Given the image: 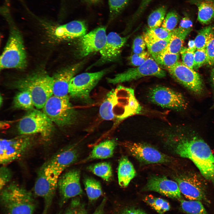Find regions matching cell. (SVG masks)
Returning <instances> with one entry per match:
<instances>
[{"mask_svg": "<svg viewBox=\"0 0 214 214\" xmlns=\"http://www.w3.org/2000/svg\"><path fill=\"white\" fill-rule=\"evenodd\" d=\"M144 200L160 214H163L170 209V204L166 200L151 195L146 196Z\"/></svg>", "mask_w": 214, "mask_h": 214, "instance_id": "cell-33", "label": "cell"}, {"mask_svg": "<svg viewBox=\"0 0 214 214\" xmlns=\"http://www.w3.org/2000/svg\"><path fill=\"white\" fill-rule=\"evenodd\" d=\"M86 1H88V2H89L91 3H95L96 2H97L100 1V0H86Z\"/></svg>", "mask_w": 214, "mask_h": 214, "instance_id": "cell-53", "label": "cell"}, {"mask_svg": "<svg viewBox=\"0 0 214 214\" xmlns=\"http://www.w3.org/2000/svg\"><path fill=\"white\" fill-rule=\"evenodd\" d=\"M148 51H144L139 54L133 53L129 58L130 64L138 67L143 64L150 57Z\"/></svg>", "mask_w": 214, "mask_h": 214, "instance_id": "cell-43", "label": "cell"}, {"mask_svg": "<svg viewBox=\"0 0 214 214\" xmlns=\"http://www.w3.org/2000/svg\"><path fill=\"white\" fill-rule=\"evenodd\" d=\"M119 214H147L142 210L135 207L126 208L122 210Z\"/></svg>", "mask_w": 214, "mask_h": 214, "instance_id": "cell-49", "label": "cell"}, {"mask_svg": "<svg viewBox=\"0 0 214 214\" xmlns=\"http://www.w3.org/2000/svg\"><path fill=\"white\" fill-rule=\"evenodd\" d=\"M170 39L145 41L148 51L153 59L164 51L169 42Z\"/></svg>", "mask_w": 214, "mask_h": 214, "instance_id": "cell-36", "label": "cell"}, {"mask_svg": "<svg viewBox=\"0 0 214 214\" xmlns=\"http://www.w3.org/2000/svg\"><path fill=\"white\" fill-rule=\"evenodd\" d=\"M178 20L179 16L177 13L174 11H170L165 16L162 27L169 32H171L175 29Z\"/></svg>", "mask_w": 214, "mask_h": 214, "instance_id": "cell-40", "label": "cell"}, {"mask_svg": "<svg viewBox=\"0 0 214 214\" xmlns=\"http://www.w3.org/2000/svg\"><path fill=\"white\" fill-rule=\"evenodd\" d=\"M27 57L21 34L15 28L11 29L7 43L0 57L1 69L25 68Z\"/></svg>", "mask_w": 214, "mask_h": 214, "instance_id": "cell-5", "label": "cell"}, {"mask_svg": "<svg viewBox=\"0 0 214 214\" xmlns=\"http://www.w3.org/2000/svg\"><path fill=\"white\" fill-rule=\"evenodd\" d=\"M0 191L1 205L4 214L34 213L37 204L30 191L15 183Z\"/></svg>", "mask_w": 214, "mask_h": 214, "instance_id": "cell-2", "label": "cell"}, {"mask_svg": "<svg viewBox=\"0 0 214 214\" xmlns=\"http://www.w3.org/2000/svg\"><path fill=\"white\" fill-rule=\"evenodd\" d=\"M12 177L11 171L5 166L0 169V189H3L11 180Z\"/></svg>", "mask_w": 214, "mask_h": 214, "instance_id": "cell-44", "label": "cell"}, {"mask_svg": "<svg viewBox=\"0 0 214 214\" xmlns=\"http://www.w3.org/2000/svg\"><path fill=\"white\" fill-rule=\"evenodd\" d=\"M171 32H169L163 27L148 29L144 34V40H163L170 38Z\"/></svg>", "mask_w": 214, "mask_h": 214, "instance_id": "cell-37", "label": "cell"}, {"mask_svg": "<svg viewBox=\"0 0 214 214\" xmlns=\"http://www.w3.org/2000/svg\"><path fill=\"white\" fill-rule=\"evenodd\" d=\"M18 131L21 135H40L45 139L51 136L54 130L53 123L43 112L33 109L28 111L19 120Z\"/></svg>", "mask_w": 214, "mask_h": 214, "instance_id": "cell-6", "label": "cell"}, {"mask_svg": "<svg viewBox=\"0 0 214 214\" xmlns=\"http://www.w3.org/2000/svg\"><path fill=\"white\" fill-rule=\"evenodd\" d=\"M136 175L134 166L128 158L125 156L122 157L119 161L118 169L119 185L122 188L127 187Z\"/></svg>", "mask_w": 214, "mask_h": 214, "instance_id": "cell-25", "label": "cell"}, {"mask_svg": "<svg viewBox=\"0 0 214 214\" xmlns=\"http://www.w3.org/2000/svg\"><path fill=\"white\" fill-rule=\"evenodd\" d=\"M88 169L106 181H109L112 177V167L109 162H100L91 165L88 167Z\"/></svg>", "mask_w": 214, "mask_h": 214, "instance_id": "cell-30", "label": "cell"}, {"mask_svg": "<svg viewBox=\"0 0 214 214\" xmlns=\"http://www.w3.org/2000/svg\"><path fill=\"white\" fill-rule=\"evenodd\" d=\"M146 46L144 37L141 35L135 38L133 41L132 48L133 53L139 54L144 51Z\"/></svg>", "mask_w": 214, "mask_h": 214, "instance_id": "cell-45", "label": "cell"}, {"mask_svg": "<svg viewBox=\"0 0 214 214\" xmlns=\"http://www.w3.org/2000/svg\"><path fill=\"white\" fill-rule=\"evenodd\" d=\"M205 50L207 57V64L210 66L214 65V37L208 43Z\"/></svg>", "mask_w": 214, "mask_h": 214, "instance_id": "cell-46", "label": "cell"}, {"mask_svg": "<svg viewBox=\"0 0 214 214\" xmlns=\"http://www.w3.org/2000/svg\"><path fill=\"white\" fill-rule=\"evenodd\" d=\"M56 214H61L60 212H59L58 213H57Z\"/></svg>", "mask_w": 214, "mask_h": 214, "instance_id": "cell-55", "label": "cell"}, {"mask_svg": "<svg viewBox=\"0 0 214 214\" xmlns=\"http://www.w3.org/2000/svg\"><path fill=\"white\" fill-rule=\"evenodd\" d=\"M179 27L184 30L191 31L192 22L188 16L185 15L181 20Z\"/></svg>", "mask_w": 214, "mask_h": 214, "instance_id": "cell-48", "label": "cell"}, {"mask_svg": "<svg viewBox=\"0 0 214 214\" xmlns=\"http://www.w3.org/2000/svg\"><path fill=\"white\" fill-rule=\"evenodd\" d=\"M84 185L89 201L93 202L98 199L103 194L100 183L96 180L90 177L84 180Z\"/></svg>", "mask_w": 214, "mask_h": 214, "instance_id": "cell-27", "label": "cell"}, {"mask_svg": "<svg viewBox=\"0 0 214 214\" xmlns=\"http://www.w3.org/2000/svg\"><path fill=\"white\" fill-rule=\"evenodd\" d=\"M0 98V106H1L2 104V102H3V99H2V97H1V95Z\"/></svg>", "mask_w": 214, "mask_h": 214, "instance_id": "cell-54", "label": "cell"}, {"mask_svg": "<svg viewBox=\"0 0 214 214\" xmlns=\"http://www.w3.org/2000/svg\"><path fill=\"white\" fill-rule=\"evenodd\" d=\"M106 28L99 26L81 37L78 44V53L84 57L96 52L100 51L106 43Z\"/></svg>", "mask_w": 214, "mask_h": 214, "instance_id": "cell-17", "label": "cell"}, {"mask_svg": "<svg viewBox=\"0 0 214 214\" xmlns=\"http://www.w3.org/2000/svg\"><path fill=\"white\" fill-rule=\"evenodd\" d=\"M78 152L73 147L61 150L55 155L43 166L60 177L63 171L77 159Z\"/></svg>", "mask_w": 214, "mask_h": 214, "instance_id": "cell-20", "label": "cell"}, {"mask_svg": "<svg viewBox=\"0 0 214 214\" xmlns=\"http://www.w3.org/2000/svg\"><path fill=\"white\" fill-rule=\"evenodd\" d=\"M152 0H141L140 4L134 14L133 19H136L144 12L147 7Z\"/></svg>", "mask_w": 214, "mask_h": 214, "instance_id": "cell-47", "label": "cell"}, {"mask_svg": "<svg viewBox=\"0 0 214 214\" xmlns=\"http://www.w3.org/2000/svg\"><path fill=\"white\" fill-rule=\"evenodd\" d=\"M129 0H108L110 17L113 19L121 12Z\"/></svg>", "mask_w": 214, "mask_h": 214, "instance_id": "cell-39", "label": "cell"}, {"mask_svg": "<svg viewBox=\"0 0 214 214\" xmlns=\"http://www.w3.org/2000/svg\"><path fill=\"white\" fill-rule=\"evenodd\" d=\"M130 37H122L116 33L111 32L107 35L103 47L100 51V62L105 63L112 62L119 57L121 49Z\"/></svg>", "mask_w": 214, "mask_h": 214, "instance_id": "cell-22", "label": "cell"}, {"mask_svg": "<svg viewBox=\"0 0 214 214\" xmlns=\"http://www.w3.org/2000/svg\"><path fill=\"white\" fill-rule=\"evenodd\" d=\"M124 145L132 155L144 164L165 163L170 160L168 156L146 144L127 142Z\"/></svg>", "mask_w": 214, "mask_h": 214, "instance_id": "cell-15", "label": "cell"}, {"mask_svg": "<svg viewBox=\"0 0 214 214\" xmlns=\"http://www.w3.org/2000/svg\"><path fill=\"white\" fill-rule=\"evenodd\" d=\"M82 64L81 62L73 64L61 70L52 76L53 95L58 97L68 95L70 81L80 69Z\"/></svg>", "mask_w": 214, "mask_h": 214, "instance_id": "cell-21", "label": "cell"}, {"mask_svg": "<svg viewBox=\"0 0 214 214\" xmlns=\"http://www.w3.org/2000/svg\"><path fill=\"white\" fill-rule=\"evenodd\" d=\"M107 71L104 70L95 72L83 73L75 76L69 84V94L74 98L86 103H91V91Z\"/></svg>", "mask_w": 214, "mask_h": 214, "instance_id": "cell-8", "label": "cell"}, {"mask_svg": "<svg viewBox=\"0 0 214 214\" xmlns=\"http://www.w3.org/2000/svg\"><path fill=\"white\" fill-rule=\"evenodd\" d=\"M191 31L182 29L179 27L171 31L169 42L163 51L174 54H180L187 36Z\"/></svg>", "mask_w": 214, "mask_h": 214, "instance_id": "cell-26", "label": "cell"}, {"mask_svg": "<svg viewBox=\"0 0 214 214\" xmlns=\"http://www.w3.org/2000/svg\"><path fill=\"white\" fill-rule=\"evenodd\" d=\"M188 48L190 49L195 51L196 49L194 40H190L188 43Z\"/></svg>", "mask_w": 214, "mask_h": 214, "instance_id": "cell-52", "label": "cell"}, {"mask_svg": "<svg viewBox=\"0 0 214 214\" xmlns=\"http://www.w3.org/2000/svg\"><path fill=\"white\" fill-rule=\"evenodd\" d=\"M167 70L172 77L193 93L200 95L204 92L202 80L193 69L178 61Z\"/></svg>", "mask_w": 214, "mask_h": 214, "instance_id": "cell-13", "label": "cell"}, {"mask_svg": "<svg viewBox=\"0 0 214 214\" xmlns=\"http://www.w3.org/2000/svg\"><path fill=\"white\" fill-rule=\"evenodd\" d=\"M181 209L188 214H208L201 201L198 200H179Z\"/></svg>", "mask_w": 214, "mask_h": 214, "instance_id": "cell-32", "label": "cell"}, {"mask_svg": "<svg viewBox=\"0 0 214 214\" xmlns=\"http://www.w3.org/2000/svg\"><path fill=\"white\" fill-rule=\"evenodd\" d=\"M152 76L162 78L166 76L165 71L160 67L154 59L150 57L142 65L115 75L107 78V82L115 84L136 80L142 77Z\"/></svg>", "mask_w": 214, "mask_h": 214, "instance_id": "cell-11", "label": "cell"}, {"mask_svg": "<svg viewBox=\"0 0 214 214\" xmlns=\"http://www.w3.org/2000/svg\"><path fill=\"white\" fill-rule=\"evenodd\" d=\"M53 78L45 73L39 72L19 79L14 84L15 88L25 90L30 94L34 107L42 109L53 95Z\"/></svg>", "mask_w": 214, "mask_h": 214, "instance_id": "cell-3", "label": "cell"}, {"mask_svg": "<svg viewBox=\"0 0 214 214\" xmlns=\"http://www.w3.org/2000/svg\"><path fill=\"white\" fill-rule=\"evenodd\" d=\"M49 34L55 40H62L81 37L86 34L87 27L85 23L74 21L64 24L49 28Z\"/></svg>", "mask_w": 214, "mask_h": 214, "instance_id": "cell-19", "label": "cell"}, {"mask_svg": "<svg viewBox=\"0 0 214 214\" xmlns=\"http://www.w3.org/2000/svg\"><path fill=\"white\" fill-rule=\"evenodd\" d=\"M210 80L213 96V103L211 108H214V67L211 70Z\"/></svg>", "mask_w": 214, "mask_h": 214, "instance_id": "cell-51", "label": "cell"}, {"mask_svg": "<svg viewBox=\"0 0 214 214\" xmlns=\"http://www.w3.org/2000/svg\"><path fill=\"white\" fill-rule=\"evenodd\" d=\"M114 90L113 113L117 121L141 113L142 107L135 96L133 89L119 85Z\"/></svg>", "mask_w": 214, "mask_h": 214, "instance_id": "cell-7", "label": "cell"}, {"mask_svg": "<svg viewBox=\"0 0 214 214\" xmlns=\"http://www.w3.org/2000/svg\"><path fill=\"white\" fill-rule=\"evenodd\" d=\"M65 214H87L85 204L78 197L73 198Z\"/></svg>", "mask_w": 214, "mask_h": 214, "instance_id": "cell-38", "label": "cell"}, {"mask_svg": "<svg viewBox=\"0 0 214 214\" xmlns=\"http://www.w3.org/2000/svg\"><path fill=\"white\" fill-rule=\"evenodd\" d=\"M179 58V54L163 51L153 59L160 67L167 70L178 62Z\"/></svg>", "mask_w": 214, "mask_h": 214, "instance_id": "cell-34", "label": "cell"}, {"mask_svg": "<svg viewBox=\"0 0 214 214\" xmlns=\"http://www.w3.org/2000/svg\"><path fill=\"white\" fill-rule=\"evenodd\" d=\"M196 6L197 19L202 24H208L214 19V0H187Z\"/></svg>", "mask_w": 214, "mask_h": 214, "instance_id": "cell-23", "label": "cell"}, {"mask_svg": "<svg viewBox=\"0 0 214 214\" xmlns=\"http://www.w3.org/2000/svg\"><path fill=\"white\" fill-rule=\"evenodd\" d=\"M148 97L152 102L163 108L182 111L188 107L187 102L181 93L165 86L152 87L149 91Z\"/></svg>", "mask_w": 214, "mask_h": 214, "instance_id": "cell-10", "label": "cell"}, {"mask_svg": "<svg viewBox=\"0 0 214 214\" xmlns=\"http://www.w3.org/2000/svg\"><path fill=\"white\" fill-rule=\"evenodd\" d=\"M0 163L5 166L21 157L32 144L29 135H22L10 139H1Z\"/></svg>", "mask_w": 214, "mask_h": 214, "instance_id": "cell-14", "label": "cell"}, {"mask_svg": "<svg viewBox=\"0 0 214 214\" xmlns=\"http://www.w3.org/2000/svg\"><path fill=\"white\" fill-rule=\"evenodd\" d=\"M214 37V26L210 25L200 29L194 40L196 49H205Z\"/></svg>", "mask_w": 214, "mask_h": 214, "instance_id": "cell-29", "label": "cell"}, {"mask_svg": "<svg viewBox=\"0 0 214 214\" xmlns=\"http://www.w3.org/2000/svg\"><path fill=\"white\" fill-rule=\"evenodd\" d=\"M207 57L205 49H196L194 52L193 69H198L205 64H207Z\"/></svg>", "mask_w": 214, "mask_h": 214, "instance_id": "cell-42", "label": "cell"}, {"mask_svg": "<svg viewBox=\"0 0 214 214\" xmlns=\"http://www.w3.org/2000/svg\"><path fill=\"white\" fill-rule=\"evenodd\" d=\"M195 52L188 48L183 47L180 52L182 62L185 65L192 69H193Z\"/></svg>", "mask_w": 214, "mask_h": 214, "instance_id": "cell-41", "label": "cell"}, {"mask_svg": "<svg viewBox=\"0 0 214 214\" xmlns=\"http://www.w3.org/2000/svg\"><path fill=\"white\" fill-rule=\"evenodd\" d=\"M59 177L43 166L38 172L34 191L36 196L44 200V207L41 214H47L51 206Z\"/></svg>", "mask_w": 214, "mask_h": 214, "instance_id": "cell-9", "label": "cell"}, {"mask_svg": "<svg viewBox=\"0 0 214 214\" xmlns=\"http://www.w3.org/2000/svg\"><path fill=\"white\" fill-rule=\"evenodd\" d=\"M143 190L152 191L171 198L180 200L181 193L177 183L164 176H153L148 180Z\"/></svg>", "mask_w": 214, "mask_h": 214, "instance_id": "cell-18", "label": "cell"}, {"mask_svg": "<svg viewBox=\"0 0 214 214\" xmlns=\"http://www.w3.org/2000/svg\"><path fill=\"white\" fill-rule=\"evenodd\" d=\"M175 150L191 160L204 177L214 186V155L207 144L189 129L182 128Z\"/></svg>", "mask_w": 214, "mask_h": 214, "instance_id": "cell-1", "label": "cell"}, {"mask_svg": "<svg viewBox=\"0 0 214 214\" xmlns=\"http://www.w3.org/2000/svg\"><path fill=\"white\" fill-rule=\"evenodd\" d=\"M180 191L187 199L209 202L206 194V185L200 176L189 172L174 177Z\"/></svg>", "mask_w": 214, "mask_h": 214, "instance_id": "cell-12", "label": "cell"}, {"mask_svg": "<svg viewBox=\"0 0 214 214\" xmlns=\"http://www.w3.org/2000/svg\"><path fill=\"white\" fill-rule=\"evenodd\" d=\"M99 112L101 117L104 120H111L115 119L113 113V96L111 91L107 94L101 104Z\"/></svg>", "mask_w": 214, "mask_h": 214, "instance_id": "cell-31", "label": "cell"}, {"mask_svg": "<svg viewBox=\"0 0 214 214\" xmlns=\"http://www.w3.org/2000/svg\"><path fill=\"white\" fill-rule=\"evenodd\" d=\"M116 145V141L113 139L107 140L101 142L95 146L85 161L111 157Z\"/></svg>", "mask_w": 214, "mask_h": 214, "instance_id": "cell-24", "label": "cell"}, {"mask_svg": "<svg viewBox=\"0 0 214 214\" xmlns=\"http://www.w3.org/2000/svg\"><path fill=\"white\" fill-rule=\"evenodd\" d=\"M106 199L104 198L93 213L90 214H104Z\"/></svg>", "mask_w": 214, "mask_h": 214, "instance_id": "cell-50", "label": "cell"}, {"mask_svg": "<svg viewBox=\"0 0 214 214\" xmlns=\"http://www.w3.org/2000/svg\"><path fill=\"white\" fill-rule=\"evenodd\" d=\"M166 7L161 6L153 11L149 15L147 20L149 29L159 27L165 18Z\"/></svg>", "mask_w": 214, "mask_h": 214, "instance_id": "cell-35", "label": "cell"}, {"mask_svg": "<svg viewBox=\"0 0 214 214\" xmlns=\"http://www.w3.org/2000/svg\"><path fill=\"white\" fill-rule=\"evenodd\" d=\"M42 109L53 122L59 127L72 125L78 118L77 112L70 103L68 95L58 97L53 95Z\"/></svg>", "mask_w": 214, "mask_h": 214, "instance_id": "cell-4", "label": "cell"}, {"mask_svg": "<svg viewBox=\"0 0 214 214\" xmlns=\"http://www.w3.org/2000/svg\"><path fill=\"white\" fill-rule=\"evenodd\" d=\"M58 188L60 193L59 205L62 207L70 199L82 195L83 191L80 183V173L73 169L60 176Z\"/></svg>", "mask_w": 214, "mask_h": 214, "instance_id": "cell-16", "label": "cell"}, {"mask_svg": "<svg viewBox=\"0 0 214 214\" xmlns=\"http://www.w3.org/2000/svg\"><path fill=\"white\" fill-rule=\"evenodd\" d=\"M13 107L17 109L29 111L34 106L30 93L25 90H20L15 95L13 102Z\"/></svg>", "mask_w": 214, "mask_h": 214, "instance_id": "cell-28", "label": "cell"}]
</instances>
